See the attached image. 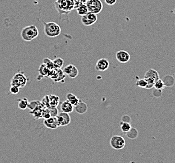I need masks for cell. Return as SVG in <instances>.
<instances>
[{"instance_id":"obj_17","label":"cell","mask_w":175,"mask_h":163,"mask_svg":"<svg viewBox=\"0 0 175 163\" xmlns=\"http://www.w3.org/2000/svg\"><path fill=\"white\" fill-rule=\"evenodd\" d=\"M49 105L50 107H57L60 102V98L56 95H49L48 96Z\"/></svg>"},{"instance_id":"obj_35","label":"cell","mask_w":175,"mask_h":163,"mask_svg":"<svg viewBox=\"0 0 175 163\" xmlns=\"http://www.w3.org/2000/svg\"><path fill=\"white\" fill-rule=\"evenodd\" d=\"M81 1V3H86L87 2L89 1V0H80Z\"/></svg>"},{"instance_id":"obj_22","label":"cell","mask_w":175,"mask_h":163,"mask_svg":"<svg viewBox=\"0 0 175 163\" xmlns=\"http://www.w3.org/2000/svg\"><path fill=\"white\" fill-rule=\"evenodd\" d=\"M53 63L54 65L55 69H61V68L63 65L64 61L61 58H57L53 60Z\"/></svg>"},{"instance_id":"obj_1","label":"cell","mask_w":175,"mask_h":163,"mask_svg":"<svg viewBox=\"0 0 175 163\" xmlns=\"http://www.w3.org/2000/svg\"><path fill=\"white\" fill-rule=\"evenodd\" d=\"M39 35V31L35 25H30L23 28L21 31V37L25 42H31L37 39Z\"/></svg>"},{"instance_id":"obj_4","label":"cell","mask_w":175,"mask_h":163,"mask_svg":"<svg viewBox=\"0 0 175 163\" xmlns=\"http://www.w3.org/2000/svg\"><path fill=\"white\" fill-rule=\"evenodd\" d=\"M110 146L116 150H120L126 146V141L123 137L118 135L113 136L109 141Z\"/></svg>"},{"instance_id":"obj_20","label":"cell","mask_w":175,"mask_h":163,"mask_svg":"<svg viewBox=\"0 0 175 163\" xmlns=\"http://www.w3.org/2000/svg\"><path fill=\"white\" fill-rule=\"evenodd\" d=\"M126 135L129 139L134 140L138 137L139 132L136 128H131V129L128 132L126 133Z\"/></svg>"},{"instance_id":"obj_32","label":"cell","mask_w":175,"mask_h":163,"mask_svg":"<svg viewBox=\"0 0 175 163\" xmlns=\"http://www.w3.org/2000/svg\"><path fill=\"white\" fill-rule=\"evenodd\" d=\"M40 102H41V104H42L45 108L49 107L50 105H49V100H48V95L45 96L42 98V101H41Z\"/></svg>"},{"instance_id":"obj_34","label":"cell","mask_w":175,"mask_h":163,"mask_svg":"<svg viewBox=\"0 0 175 163\" xmlns=\"http://www.w3.org/2000/svg\"><path fill=\"white\" fill-rule=\"evenodd\" d=\"M117 0H105V3H106L109 6H113L114 5Z\"/></svg>"},{"instance_id":"obj_23","label":"cell","mask_w":175,"mask_h":163,"mask_svg":"<svg viewBox=\"0 0 175 163\" xmlns=\"http://www.w3.org/2000/svg\"><path fill=\"white\" fill-rule=\"evenodd\" d=\"M51 70H50L49 68H48L45 65H44L43 63L40 66L39 71L40 72V74L41 75H42V76H46V75H48V74H49V72Z\"/></svg>"},{"instance_id":"obj_29","label":"cell","mask_w":175,"mask_h":163,"mask_svg":"<svg viewBox=\"0 0 175 163\" xmlns=\"http://www.w3.org/2000/svg\"><path fill=\"white\" fill-rule=\"evenodd\" d=\"M152 94H153V96L156 98H160L161 97L163 94V90L157 89V88H154L153 92H152Z\"/></svg>"},{"instance_id":"obj_5","label":"cell","mask_w":175,"mask_h":163,"mask_svg":"<svg viewBox=\"0 0 175 163\" xmlns=\"http://www.w3.org/2000/svg\"><path fill=\"white\" fill-rule=\"evenodd\" d=\"M85 4L89 12L96 14L100 13L103 10V4L100 0H89Z\"/></svg>"},{"instance_id":"obj_7","label":"cell","mask_w":175,"mask_h":163,"mask_svg":"<svg viewBox=\"0 0 175 163\" xmlns=\"http://www.w3.org/2000/svg\"><path fill=\"white\" fill-rule=\"evenodd\" d=\"M57 121L60 126H66L68 125L71 121V118L69 114L61 112L56 116Z\"/></svg>"},{"instance_id":"obj_28","label":"cell","mask_w":175,"mask_h":163,"mask_svg":"<svg viewBox=\"0 0 175 163\" xmlns=\"http://www.w3.org/2000/svg\"><path fill=\"white\" fill-rule=\"evenodd\" d=\"M136 85L139 87H141V88H144L146 87L147 85V82L146 80V79H139L136 81Z\"/></svg>"},{"instance_id":"obj_30","label":"cell","mask_w":175,"mask_h":163,"mask_svg":"<svg viewBox=\"0 0 175 163\" xmlns=\"http://www.w3.org/2000/svg\"><path fill=\"white\" fill-rule=\"evenodd\" d=\"M40 104V102H39V101H38V100H33V101H31V102H29L28 108H30V109L31 111H32V110L34 109V108H35Z\"/></svg>"},{"instance_id":"obj_18","label":"cell","mask_w":175,"mask_h":163,"mask_svg":"<svg viewBox=\"0 0 175 163\" xmlns=\"http://www.w3.org/2000/svg\"><path fill=\"white\" fill-rule=\"evenodd\" d=\"M76 9H77V12L78 14L81 16L86 14L87 13L89 12L86 4L83 3H81Z\"/></svg>"},{"instance_id":"obj_3","label":"cell","mask_w":175,"mask_h":163,"mask_svg":"<svg viewBox=\"0 0 175 163\" xmlns=\"http://www.w3.org/2000/svg\"><path fill=\"white\" fill-rule=\"evenodd\" d=\"M28 82V78L25 75L23 72L16 73L11 80V85L17 86L20 88L25 87Z\"/></svg>"},{"instance_id":"obj_33","label":"cell","mask_w":175,"mask_h":163,"mask_svg":"<svg viewBox=\"0 0 175 163\" xmlns=\"http://www.w3.org/2000/svg\"><path fill=\"white\" fill-rule=\"evenodd\" d=\"M132 119L130 116L129 115H124L121 117V121L122 122H126V123H131Z\"/></svg>"},{"instance_id":"obj_15","label":"cell","mask_w":175,"mask_h":163,"mask_svg":"<svg viewBox=\"0 0 175 163\" xmlns=\"http://www.w3.org/2000/svg\"><path fill=\"white\" fill-rule=\"evenodd\" d=\"M165 86L166 87H170L174 85L175 83V80L174 77L171 75H165L163 79H162Z\"/></svg>"},{"instance_id":"obj_26","label":"cell","mask_w":175,"mask_h":163,"mask_svg":"<svg viewBox=\"0 0 175 163\" xmlns=\"http://www.w3.org/2000/svg\"><path fill=\"white\" fill-rule=\"evenodd\" d=\"M47 108H48V109L49 111L50 117H56L58 115L59 112H58V109H57V107H51L50 106V107H47Z\"/></svg>"},{"instance_id":"obj_19","label":"cell","mask_w":175,"mask_h":163,"mask_svg":"<svg viewBox=\"0 0 175 163\" xmlns=\"http://www.w3.org/2000/svg\"><path fill=\"white\" fill-rule=\"evenodd\" d=\"M18 101V107L21 110H25L28 108V104H29V101L28 100V99L26 98H22L20 99L17 100Z\"/></svg>"},{"instance_id":"obj_31","label":"cell","mask_w":175,"mask_h":163,"mask_svg":"<svg viewBox=\"0 0 175 163\" xmlns=\"http://www.w3.org/2000/svg\"><path fill=\"white\" fill-rule=\"evenodd\" d=\"M20 87L17 86H14V85H11L10 88V92L13 94V95H16L18 94L20 92Z\"/></svg>"},{"instance_id":"obj_21","label":"cell","mask_w":175,"mask_h":163,"mask_svg":"<svg viewBox=\"0 0 175 163\" xmlns=\"http://www.w3.org/2000/svg\"><path fill=\"white\" fill-rule=\"evenodd\" d=\"M120 129H121L122 132H124V133L128 132L132 128L130 123H126V122H120Z\"/></svg>"},{"instance_id":"obj_16","label":"cell","mask_w":175,"mask_h":163,"mask_svg":"<svg viewBox=\"0 0 175 163\" xmlns=\"http://www.w3.org/2000/svg\"><path fill=\"white\" fill-rule=\"evenodd\" d=\"M66 99L67 101H68L72 105H74V107H75L80 101L79 99L72 93H68L66 95Z\"/></svg>"},{"instance_id":"obj_11","label":"cell","mask_w":175,"mask_h":163,"mask_svg":"<svg viewBox=\"0 0 175 163\" xmlns=\"http://www.w3.org/2000/svg\"><path fill=\"white\" fill-rule=\"evenodd\" d=\"M75 111L79 114H84L88 111V106L87 104L80 100L79 103L74 107Z\"/></svg>"},{"instance_id":"obj_8","label":"cell","mask_w":175,"mask_h":163,"mask_svg":"<svg viewBox=\"0 0 175 163\" xmlns=\"http://www.w3.org/2000/svg\"><path fill=\"white\" fill-rule=\"evenodd\" d=\"M117 60L121 63H126L129 62L131 59L130 54L126 50H119L116 54Z\"/></svg>"},{"instance_id":"obj_25","label":"cell","mask_w":175,"mask_h":163,"mask_svg":"<svg viewBox=\"0 0 175 163\" xmlns=\"http://www.w3.org/2000/svg\"><path fill=\"white\" fill-rule=\"evenodd\" d=\"M165 84H164L162 79H160L154 82V88H155L163 90L165 88Z\"/></svg>"},{"instance_id":"obj_24","label":"cell","mask_w":175,"mask_h":163,"mask_svg":"<svg viewBox=\"0 0 175 163\" xmlns=\"http://www.w3.org/2000/svg\"><path fill=\"white\" fill-rule=\"evenodd\" d=\"M43 63L46 65V67L49 68L50 70H53L55 69L54 68V65L53 63V61L51 60L50 59L48 58H45L43 60Z\"/></svg>"},{"instance_id":"obj_9","label":"cell","mask_w":175,"mask_h":163,"mask_svg":"<svg viewBox=\"0 0 175 163\" xmlns=\"http://www.w3.org/2000/svg\"><path fill=\"white\" fill-rule=\"evenodd\" d=\"M43 124L46 128L50 129H56L59 127L56 117H50L48 119H45L43 121Z\"/></svg>"},{"instance_id":"obj_6","label":"cell","mask_w":175,"mask_h":163,"mask_svg":"<svg viewBox=\"0 0 175 163\" xmlns=\"http://www.w3.org/2000/svg\"><path fill=\"white\" fill-rule=\"evenodd\" d=\"M97 14L88 12L86 14L81 17V22L83 25L89 26L94 25L97 21Z\"/></svg>"},{"instance_id":"obj_36","label":"cell","mask_w":175,"mask_h":163,"mask_svg":"<svg viewBox=\"0 0 175 163\" xmlns=\"http://www.w3.org/2000/svg\"><path fill=\"white\" fill-rule=\"evenodd\" d=\"M173 12H174V14H175V8H174V11H173Z\"/></svg>"},{"instance_id":"obj_27","label":"cell","mask_w":175,"mask_h":163,"mask_svg":"<svg viewBox=\"0 0 175 163\" xmlns=\"http://www.w3.org/2000/svg\"><path fill=\"white\" fill-rule=\"evenodd\" d=\"M145 79V78H144ZM147 82V85L145 87L146 89H151L154 87V82H156L152 78H146L145 79Z\"/></svg>"},{"instance_id":"obj_37","label":"cell","mask_w":175,"mask_h":163,"mask_svg":"<svg viewBox=\"0 0 175 163\" xmlns=\"http://www.w3.org/2000/svg\"><path fill=\"white\" fill-rule=\"evenodd\" d=\"M174 23H175V22H174Z\"/></svg>"},{"instance_id":"obj_10","label":"cell","mask_w":175,"mask_h":163,"mask_svg":"<svg viewBox=\"0 0 175 163\" xmlns=\"http://www.w3.org/2000/svg\"><path fill=\"white\" fill-rule=\"evenodd\" d=\"M109 67V62L107 59H100L97 60L95 68L97 71H104L107 70Z\"/></svg>"},{"instance_id":"obj_12","label":"cell","mask_w":175,"mask_h":163,"mask_svg":"<svg viewBox=\"0 0 175 163\" xmlns=\"http://www.w3.org/2000/svg\"><path fill=\"white\" fill-rule=\"evenodd\" d=\"M74 105H72L68 101H63L60 105V109L62 112L70 114L74 111Z\"/></svg>"},{"instance_id":"obj_14","label":"cell","mask_w":175,"mask_h":163,"mask_svg":"<svg viewBox=\"0 0 175 163\" xmlns=\"http://www.w3.org/2000/svg\"><path fill=\"white\" fill-rule=\"evenodd\" d=\"M144 78H152L155 81L160 79V75L159 73L156 70L153 68H149L144 75Z\"/></svg>"},{"instance_id":"obj_2","label":"cell","mask_w":175,"mask_h":163,"mask_svg":"<svg viewBox=\"0 0 175 163\" xmlns=\"http://www.w3.org/2000/svg\"><path fill=\"white\" fill-rule=\"evenodd\" d=\"M43 31L45 35L50 38H55L61 33L60 26L55 22H43Z\"/></svg>"},{"instance_id":"obj_13","label":"cell","mask_w":175,"mask_h":163,"mask_svg":"<svg viewBox=\"0 0 175 163\" xmlns=\"http://www.w3.org/2000/svg\"><path fill=\"white\" fill-rule=\"evenodd\" d=\"M45 108V107L40 102V104L35 108H34L33 110L31 111L30 114H32L33 116L35 117V119H41L42 118V111Z\"/></svg>"}]
</instances>
